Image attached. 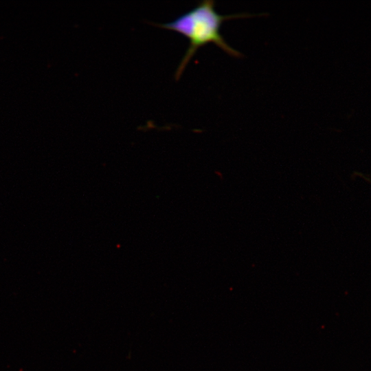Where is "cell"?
Returning <instances> with one entry per match:
<instances>
[{"instance_id":"cell-1","label":"cell","mask_w":371,"mask_h":371,"mask_svg":"<svg viewBox=\"0 0 371 371\" xmlns=\"http://www.w3.org/2000/svg\"><path fill=\"white\" fill-rule=\"evenodd\" d=\"M248 16L252 15L248 14L221 15L215 10L214 1L205 0L172 21L157 24L158 26L178 32L189 39V46L176 70V80L180 78L195 52L200 47L210 43L231 56L240 57L242 54L227 43L220 30L223 23L227 20Z\"/></svg>"}]
</instances>
